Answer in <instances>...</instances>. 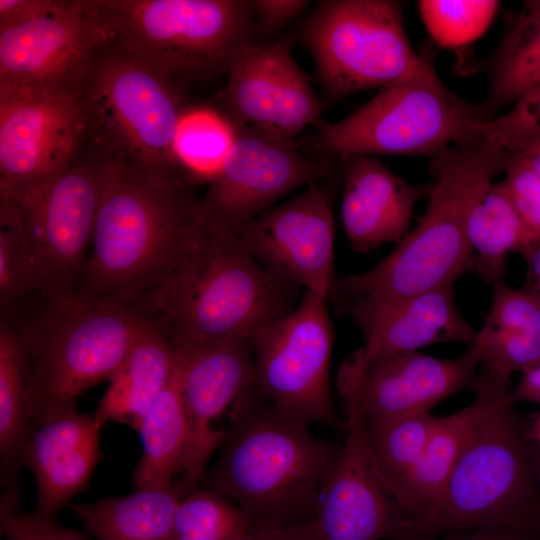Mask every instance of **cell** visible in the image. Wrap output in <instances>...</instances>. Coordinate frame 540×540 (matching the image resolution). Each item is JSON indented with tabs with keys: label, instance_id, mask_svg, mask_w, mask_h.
Listing matches in <instances>:
<instances>
[{
	"label": "cell",
	"instance_id": "cell-1",
	"mask_svg": "<svg viewBox=\"0 0 540 540\" xmlns=\"http://www.w3.org/2000/svg\"><path fill=\"white\" fill-rule=\"evenodd\" d=\"M339 450L253 385L232 407L225 440L199 486L234 502L253 531L302 525L317 514Z\"/></svg>",
	"mask_w": 540,
	"mask_h": 540
},
{
	"label": "cell",
	"instance_id": "cell-2",
	"mask_svg": "<svg viewBox=\"0 0 540 540\" xmlns=\"http://www.w3.org/2000/svg\"><path fill=\"white\" fill-rule=\"evenodd\" d=\"M507 160V149L495 134L430 158L428 202L415 228L372 269L337 279L332 296L342 301L349 313L454 287L471 272L467 236L471 211L496 176L504 172Z\"/></svg>",
	"mask_w": 540,
	"mask_h": 540
},
{
	"label": "cell",
	"instance_id": "cell-3",
	"mask_svg": "<svg viewBox=\"0 0 540 540\" xmlns=\"http://www.w3.org/2000/svg\"><path fill=\"white\" fill-rule=\"evenodd\" d=\"M98 157V156H97ZM101 158L104 181L76 293H149L177 266L196 230L190 177Z\"/></svg>",
	"mask_w": 540,
	"mask_h": 540
},
{
	"label": "cell",
	"instance_id": "cell-4",
	"mask_svg": "<svg viewBox=\"0 0 540 540\" xmlns=\"http://www.w3.org/2000/svg\"><path fill=\"white\" fill-rule=\"evenodd\" d=\"M487 402L438 501L410 527L409 540L473 527L540 536V490L510 379L481 365Z\"/></svg>",
	"mask_w": 540,
	"mask_h": 540
},
{
	"label": "cell",
	"instance_id": "cell-5",
	"mask_svg": "<svg viewBox=\"0 0 540 540\" xmlns=\"http://www.w3.org/2000/svg\"><path fill=\"white\" fill-rule=\"evenodd\" d=\"M173 271L145 294L150 312L176 344L251 338L289 313L295 285L259 261L236 235L203 228Z\"/></svg>",
	"mask_w": 540,
	"mask_h": 540
},
{
	"label": "cell",
	"instance_id": "cell-6",
	"mask_svg": "<svg viewBox=\"0 0 540 540\" xmlns=\"http://www.w3.org/2000/svg\"><path fill=\"white\" fill-rule=\"evenodd\" d=\"M34 297L37 310L21 322H10L32 364L37 416L76 402L87 389L109 381L153 316L145 294L87 297L59 292Z\"/></svg>",
	"mask_w": 540,
	"mask_h": 540
},
{
	"label": "cell",
	"instance_id": "cell-7",
	"mask_svg": "<svg viewBox=\"0 0 540 540\" xmlns=\"http://www.w3.org/2000/svg\"><path fill=\"white\" fill-rule=\"evenodd\" d=\"M495 118L441 80L429 48L416 67L379 89L367 103L337 122L323 121L298 143L332 156L394 155L432 158L450 147L474 145Z\"/></svg>",
	"mask_w": 540,
	"mask_h": 540
},
{
	"label": "cell",
	"instance_id": "cell-8",
	"mask_svg": "<svg viewBox=\"0 0 540 540\" xmlns=\"http://www.w3.org/2000/svg\"><path fill=\"white\" fill-rule=\"evenodd\" d=\"M111 44L178 88L226 73L257 43L250 1L99 0Z\"/></svg>",
	"mask_w": 540,
	"mask_h": 540
},
{
	"label": "cell",
	"instance_id": "cell-9",
	"mask_svg": "<svg viewBox=\"0 0 540 540\" xmlns=\"http://www.w3.org/2000/svg\"><path fill=\"white\" fill-rule=\"evenodd\" d=\"M86 146L98 157L161 173H184L174 152L181 89L110 44L81 85Z\"/></svg>",
	"mask_w": 540,
	"mask_h": 540
},
{
	"label": "cell",
	"instance_id": "cell-10",
	"mask_svg": "<svg viewBox=\"0 0 540 540\" xmlns=\"http://www.w3.org/2000/svg\"><path fill=\"white\" fill-rule=\"evenodd\" d=\"M103 181V162L90 152L52 176L0 183V212L23 236L37 294L77 291L89 257Z\"/></svg>",
	"mask_w": 540,
	"mask_h": 540
},
{
	"label": "cell",
	"instance_id": "cell-11",
	"mask_svg": "<svg viewBox=\"0 0 540 540\" xmlns=\"http://www.w3.org/2000/svg\"><path fill=\"white\" fill-rule=\"evenodd\" d=\"M398 0L318 2L301 28L319 81L340 99L383 88L409 74L420 53L411 45Z\"/></svg>",
	"mask_w": 540,
	"mask_h": 540
},
{
	"label": "cell",
	"instance_id": "cell-12",
	"mask_svg": "<svg viewBox=\"0 0 540 540\" xmlns=\"http://www.w3.org/2000/svg\"><path fill=\"white\" fill-rule=\"evenodd\" d=\"M328 297L305 291L289 313L251 337L254 386L276 409L310 425L335 420L330 386L334 330Z\"/></svg>",
	"mask_w": 540,
	"mask_h": 540
},
{
	"label": "cell",
	"instance_id": "cell-13",
	"mask_svg": "<svg viewBox=\"0 0 540 540\" xmlns=\"http://www.w3.org/2000/svg\"><path fill=\"white\" fill-rule=\"evenodd\" d=\"M330 173L328 162L309 158L298 142L238 127L227 162L196 200L195 221L208 230L236 235L281 197Z\"/></svg>",
	"mask_w": 540,
	"mask_h": 540
},
{
	"label": "cell",
	"instance_id": "cell-14",
	"mask_svg": "<svg viewBox=\"0 0 540 540\" xmlns=\"http://www.w3.org/2000/svg\"><path fill=\"white\" fill-rule=\"evenodd\" d=\"M80 86L0 82V183H25L67 168L86 146Z\"/></svg>",
	"mask_w": 540,
	"mask_h": 540
},
{
	"label": "cell",
	"instance_id": "cell-15",
	"mask_svg": "<svg viewBox=\"0 0 540 540\" xmlns=\"http://www.w3.org/2000/svg\"><path fill=\"white\" fill-rule=\"evenodd\" d=\"M110 44L99 0H60L47 14L0 29V82L80 86Z\"/></svg>",
	"mask_w": 540,
	"mask_h": 540
},
{
	"label": "cell",
	"instance_id": "cell-16",
	"mask_svg": "<svg viewBox=\"0 0 540 540\" xmlns=\"http://www.w3.org/2000/svg\"><path fill=\"white\" fill-rule=\"evenodd\" d=\"M480 365L472 345L454 358L416 351L362 365L349 356L337 386L345 404L356 405L371 428L429 413L441 401L472 390Z\"/></svg>",
	"mask_w": 540,
	"mask_h": 540
},
{
	"label": "cell",
	"instance_id": "cell-17",
	"mask_svg": "<svg viewBox=\"0 0 540 540\" xmlns=\"http://www.w3.org/2000/svg\"><path fill=\"white\" fill-rule=\"evenodd\" d=\"M291 51V39L282 37L245 45L234 54L222 102L223 113L237 127L294 140L309 125L322 122L319 101Z\"/></svg>",
	"mask_w": 540,
	"mask_h": 540
},
{
	"label": "cell",
	"instance_id": "cell-18",
	"mask_svg": "<svg viewBox=\"0 0 540 540\" xmlns=\"http://www.w3.org/2000/svg\"><path fill=\"white\" fill-rule=\"evenodd\" d=\"M346 432L308 540H392L408 535L409 522L385 489L369 442L366 421L346 403Z\"/></svg>",
	"mask_w": 540,
	"mask_h": 540
},
{
	"label": "cell",
	"instance_id": "cell-19",
	"mask_svg": "<svg viewBox=\"0 0 540 540\" xmlns=\"http://www.w3.org/2000/svg\"><path fill=\"white\" fill-rule=\"evenodd\" d=\"M177 373L188 426V444L179 481L185 493L201 479L225 440L214 423L254 385L251 338L204 344H176Z\"/></svg>",
	"mask_w": 540,
	"mask_h": 540
},
{
	"label": "cell",
	"instance_id": "cell-20",
	"mask_svg": "<svg viewBox=\"0 0 540 540\" xmlns=\"http://www.w3.org/2000/svg\"><path fill=\"white\" fill-rule=\"evenodd\" d=\"M237 237L263 266L298 288L332 297L334 218L317 182L244 225Z\"/></svg>",
	"mask_w": 540,
	"mask_h": 540
},
{
	"label": "cell",
	"instance_id": "cell-21",
	"mask_svg": "<svg viewBox=\"0 0 540 540\" xmlns=\"http://www.w3.org/2000/svg\"><path fill=\"white\" fill-rule=\"evenodd\" d=\"M104 424L82 413L76 402L45 409L36 417L21 453V465L36 482L34 516L56 519L91 481L103 460L100 432Z\"/></svg>",
	"mask_w": 540,
	"mask_h": 540
},
{
	"label": "cell",
	"instance_id": "cell-22",
	"mask_svg": "<svg viewBox=\"0 0 540 540\" xmlns=\"http://www.w3.org/2000/svg\"><path fill=\"white\" fill-rule=\"evenodd\" d=\"M343 179L341 219L350 246L369 252L398 244L410 231L413 210L428 196V184L414 185L369 155L339 157Z\"/></svg>",
	"mask_w": 540,
	"mask_h": 540
},
{
	"label": "cell",
	"instance_id": "cell-23",
	"mask_svg": "<svg viewBox=\"0 0 540 540\" xmlns=\"http://www.w3.org/2000/svg\"><path fill=\"white\" fill-rule=\"evenodd\" d=\"M364 343L350 356L359 364L419 351L438 343L472 345L475 331L460 314L453 287L430 290L400 303L350 312Z\"/></svg>",
	"mask_w": 540,
	"mask_h": 540
},
{
	"label": "cell",
	"instance_id": "cell-24",
	"mask_svg": "<svg viewBox=\"0 0 540 540\" xmlns=\"http://www.w3.org/2000/svg\"><path fill=\"white\" fill-rule=\"evenodd\" d=\"M177 360V345L169 328L156 316L135 339L109 385L95 417L127 424L136 432L155 398L169 383Z\"/></svg>",
	"mask_w": 540,
	"mask_h": 540
},
{
	"label": "cell",
	"instance_id": "cell-25",
	"mask_svg": "<svg viewBox=\"0 0 540 540\" xmlns=\"http://www.w3.org/2000/svg\"><path fill=\"white\" fill-rule=\"evenodd\" d=\"M37 412L36 386L28 352L15 327L7 318H2L0 326L1 507L20 506L21 453Z\"/></svg>",
	"mask_w": 540,
	"mask_h": 540
},
{
	"label": "cell",
	"instance_id": "cell-26",
	"mask_svg": "<svg viewBox=\"0 0 540 540\" xmlns=\"http://www.w3.org/2000/svg\"><path fill=\"white\" fill-rule=\"evenodd\" d=\"M474 401L453 414L438 417L417 464L390 494L411 525L438 501L486 402L480 379L472 388Z\"/></svg>",
	"mask_w": 540,
	"mask_h": 540
},
{
	"label": "cell",
	"instance_id": "cell-27",
	"mask_svg": "<svg viewBox=\"0 0 540 540\" xmlns=\"http://www.w3.org/2000/svg\"><path fill=\"white\" fill-rule=\"evenodd\" d=\"M185 494L179 481L167 489L135 490L71 509L98 540H171L177 507Z\"/></svg>",
	"mask_w": 540,
	"mask_h": 540
},
{
	"label": "cell",
	"instance_id": "cell-28",
	"mask_svg": "<svg viewBox=\"0 0 540 540\" xmlns=\"http://www.w3.org/2000/svg\"><path fill=\"white\" fill-rule=\"evenodd\" d=\"M486 71L487 96L480 105L494 117L540 84V0L524 1L509 16Z\"/></svg>",
	"mask_w": 540,
	"mask_h": 540
},
{
	"label": "cell",
	"instance_id": "cell-29",
	"mask_svg": "<svg viewBox=\"0 0 540 540\" xmlns=\"http://www.w3.org/2000/svg\"><path fill=\"white\" fill-rule=\"evenodd\" d=\"M138 433L142 455L132 474L135 490L172 487L182 473L188 444L176 365L169 383L148 408Z\"/></svg>",
	"mask_w": 540,
	"mask_h": 540
},
{
	"label": "cell",
	"instance_id": "cell-30",
	"mask_svg": "<svg viewBox=\"0 0 540 540\" xmlns=\"http://www.w3.org/2000/svg\"><path fill=\"white\" fill-rule=\"evenodd\" d=\"M467 236L471 271L491 285L503 279L508 254L526 258L535 247L502 181L491 183L474 205Z\"/></svg>",
	"mask_w": 540,
	"mask_h": 540
},
{
	"label": "cell",
	"instance_id": "cell-31",
	"mask_svg": "<svg viewBox=\"0 0 540 540\" xmlns=\"http://www.w3.org/2000/svg\"><path fill=\"white\" fill-rule=\"evenodd\" d=\"M237 136L238 127L223 112L184 108L174 139L176 160L190 178L209 182L227 162Z\"/></svg>",
	"mask_w": 540,
	"mask_h": 540
},
{
	"label": "cell",
	"instance_id": "cell-32",
	"mask_svg": "<svg viewBox=\"0 0 540 540\" xmlns=\"http://www.w3.org/2000/svg\"><path fill=\"white\" fill-rule=\"evenodd\" d=\"M437 420L429 412L368 427L371 453L389 495L419 461Z\"/></svg>",
	"mask_w": 540,
	"mask_h": 540
},
{
	"label": "cell",
	"instance_id": "cell-33",
	"mask_svg": "<svg viewBox=\"0 0 540 540\" xmlns=\"http://www.w3.org/2000/svg\"><path fill=\"white\" fill-rule=\"evenodd\" d=\"M252 531L234 502L199 486L181 498L171 540H245Z\"/></svg>",
	"mask_w": 540,
	"mask_h": 540
},
{
	"label": "cell",
	"instance_id": "cell-34",
	"mask_svg": "<svg viewBox=\"0 0 540 540\" xmlns=\"http://www.w3.org/2000/svg\"><path fill=\"white\" fill-rule=\"evenodd\" d=\"M500 6L496 0H420L421 20L432 41L445 49L463 48L484 34Z\"/></svg>",
	"mask_w": 540,
	"mask_h": 540
},
{
	"label": "cell",
	"instance_id": "cell-35",
	"mask_svg": "<svg viewBox=\"0 0 540 540\" xmlns=\"http://www.w3.org/2000/svg\"><path fill=\"white\" fill-rule=\"evenodd\" d=\"M37 294L33 265L18 228L0 212V302L2 310Z\"/></svg>",
	"mask_w": 540,
	"mask_h": 540
},
{
	"label": "cell",
	"instance_id": "cell-36",
	"mask_svg": "<svg viewBox=\"0 0 540 540\" xmlns=\"http://www.w3.org/2000/svg\"><path fill=\"white\" fill-rule=\"evenodd\" d=\"M492 287L491 307L483 325L540 335V294L512 288L504 279Z\"/></svg>",
	"mask_w": 540,
	"mask_h": 540
},
{
	"label": "cell",
	"instance_id": "cell-37",
	"mask_svg": "<svg viewBox=\"0 0 540 540\" xmlns=\"http://www.w3.org/2000/svg\"><path fill=\"white\" fill-rule=\"evenodd\" d=\"M504 172L503 186L536 246L540 243V176L509 154Z\"/></svg>",
	"mask_w": 540,
	"mask_h": 540
},
{
	"label": "cell",
	"instance_id": "cell-38",
	"mask_svg": "<svg viewBox=\"0 0 540 540\" xmlns=\"http://www.w3.org/2000/svg\"><path fill=\"white\" fill-rule=\"evenodd\" d=\"M487 135H498L503 142L540 139V84L517 100L504 114L486 124Z\"/></svg>",
	"mask_w": 540,
	"mask_h": 540
},
{
	"label": "cell",
	"instance_id": "cell-39",
	"mask_svg": "<svg viewBox=\"0 0 540 540\" xmlns=\"http://www.w3.org/2000/svg\"><path fill=\"white\" fill-rule=\"evenodd\" d=\"M0 529L6 540H88L56 519L38 518L21 507L0 510Z\"/></svg>",
	"mask_w": 540,
	"mask_h": 540
},
{
	"label": "cell",
	"instance_id": "cell-40",
	"mask_svg": "<svg viewBox=\"0 0 540 540\" xmlns=\"http://www.w3.org/2000/svg\"><path fill=\"white\" fill-rule=\"evenodd\" d=\"M254 16L256 37L269 36L300 16L308 6L304 0H253L250 1Z\"/></svg>",
	"mask_w": 540,
	"mask_h": 540
},
{
	"label": "cell",
	"instance_id": "cell-41",
	"mask_svg": "<svg viewBox=\"0 0 540 540\" xmlns=\"http://www.w3.org/2000/svg\"><path fill=\"white\" fill-rule=\"evenodd\" d=\"M60 0H0V29L26 23L49 13Z\"/></svg>",
	"mask_w": 540,
	"mask_h": 540
},
{
	"label": "cell",
	"instance_id": "cell-42",
	"mask_svg": "<svg viewBox=\"0 0 540 540\" xmlns=\"http://www.w3.org/2000/svg\"><path fill=\"white\" fill-rule=\"evenodd\" d=\"M428 540H540V536L512 528L484 526L447 531Z\"/></svg>",
	"mask_w": 540,
	"mask_h": 540
},
{
	"label": "cell",
	"instance_id": "cell-43",
	"mask_svg": "<svg viewBox=\"0 0 540 540\" xmlns=\"http://www.w3.org/2000/svg\"><path fill=\"white\" fill-rule=\"evenodd\" d=\"M503 144L510 156L524 161L540 176V139H520Z\"/></svg>",
	"mask_w": 540,
	"mask_h": 540
},
{
	"label": "cell",
	"instance_id": "cell-44",
	"mask_svg": "<svg viewBox=\"0 0 540 540\" xmlns=\"http://www.w3.org/2000/svg\"><path fill=\"white\" fill-rule=\"evenodd\" d=\"M245 540H308L305 524L277 530L252 531Z\"/></svg>",
	"mask_w": 540,
	"mask_h": 540
},
{
	"label": "cell",
	"instance_id": "cell-45",
	"mask_svg": "<svg viewBox=\"0 0 540 540\" xmlns=\"http://www.w3.org/2000/svg\"><path fill=\"white\" fill-rule=\"evenodd\" d=\"M527 262V284L523 287L540 294V243L525 258Z\"/></svg>",
	"mask_w": 540,
	"mask_h": 540
},
{
	"label": "cell",
	"instance_id": "cell-46",
	"mask_svg": "<svg viewBox=\"0 0 540 540\" xmlns=\"http://www.w3.org/2000/svg\"><path fill=\"white\" fill-rule=\"evenodd\" d=\"M530 439L532 443L540 449V412L533 420L530 430Z\"/></svg>",
	"mask_w": 540,
	"mask_h": 540
},
{
	"label": "cell",
	"instance_id": "cell-47",
	"mask_svg": "<svg viewBox=\"0 0 540 540\" xmlns=\"http://www.w3.org/2000/svg\"><path fill=\"white\" fill-rule=\"evenodd\" d=\"M533 460L540 490V449L533 444Z\"/></svg>",
	"mask_w": 540,
	"mask_h": 540
},
{
	"label": "cell",
	"instance_id": "cell-48",
	"mask_svg": "<svg viewBox=\"0 0 540 540\" xmlns=\"http://www.w3.org/2000/svg\"><path fill=\"white\" fill-rule=\"evenodd\" d=\"M398 540H409V539H398Z\"/></svg>",
	"mask_w": 540,
	"mask_h": 540
}]
</instances>
